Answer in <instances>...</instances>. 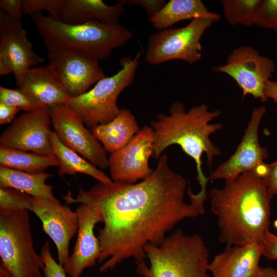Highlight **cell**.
Segmentation results:
<instances>
[{
	"label": "cell",
	"mask_w": 277,
	"mask_h": 277,
	"mask_svg": "<svg viewBox=\"0 0 277 277\" xmlns=\"http://www.w3.org/2000/svg\"><path fill=\"white\" fill-rule=\"evenodd\" d=\"M262 0H222L223 15L231 25H255Z\"/></svg>",
	"instance_id": "cell-26"
},
{
	"label": "cell",
	"mask_w": 277,
	"mask_h": 277,
	"mask_svg": "<svg viewBox=\"0 0 277 277\" xmlns=\"http://www.w3.org/2000/svg\"><path fill=\"white\" fill-rule=\"evenodd\" d=\"M169 113L159 114L150 123L153 131L152 157L159 159L168 147L179 145L195 162L196 179L201 190H206L207 182L209 180L203 172L202 156L205 153L208 165L211 168L214 158L221 154L220 149L211 141L210 136L222 129L223 125L210 122L222 112L220 110L209 111L206 104L186 111L185 105L177 101L171 105Z\"/></svg>",
	"instance_id": "cell-3"
},
{
	"label": "cell",
	"mask_w": 277,
	"mask_h": 277,
	"mask_svg": "<svg viewBox=\"0 0 277 277\" xmlns=\"http://www.w3.org/2000/svg\"><path fill=\"white\" fill-rule=\"evenodd\" d=\"M20 110L0 103V124L4 125L14 120L15 116Z\"/></svg>",
	"instance_id": "cell-36"
},
{
	"label": "cell",
	"mask_w": 277,
	"mask_h": 277,
	"mask_svg": "<svg viewBox=\"0 0 277 277\" xmlns=\"http://www.w3.org/2000/svg\"><path fill=\"white\" fill-rule=\"evenodd\" d=\"M269 194L272 197L277 195V161L270 164H266L263 175Z\"/></svg>",
	"instance_id": "cell-33"
},
{
	"label": "cell",
	"mask_w": 277,
	"mask_h": 277,
	"mask_svg": "<svg viewBox=\"0 0 277 277\" xmlns=\"http://www.w3.org/2000/svg\"><path fill=\"white\" fill-rule=\"evenodd\" d=\"M11 73H13V70L10 64L6 60L0 57V75L3 76Z\"/></svg>",
	"instance_id": "cell-39"
},
{
	"label": "cell",
	"mask_w": 277,
	"mask_h": 277,
	"mask_svg": "<svg viewBox=\"0 0 277 277\" xmlns=\"http://www.w3.org/2000/svg\"><path fill=\"white\" fill-rule=\"evenodd\" d=\"M54 155H42L24 150L0 147L1 166L29 173L43 172L50 167L58 166Z\"/></svg>",
	"instance_id": "cell-25"
},
{
	"label": "cell",
	"mask_w": 277,
	"mask_h": 277,
	"mask_svg": "<svg viewBox=\"0 0 277 277\" xmlns=\"http://www.w3.org/2000/svg\"><path fill=\"white\" fill-rule=\"evenodd\" d=\"M47 50L68 49L98 61L109 56L132 36L120 24L112 25L93 19L80 24H68L37 13L30 15Z\"/></svg>",
	"instance_id": "cell-4"
},
{
	"label": "cell",
	"mask_w": 277,
	"mask_h": 277,
	"mask_svg": "<svg viewBox=\"0 0 277 277\" xmlns=\"http://www.w3.org/2000/svg\"><path fill=\"white\" fill-rule=\"evenodd\" d=\"M263 243L227 246L209 262L213 277H257Z\"/></svg>",
	"instance_id": "cell-18"
},
{
	"label": "cell",
	"mask_w": 277,
	"mask_h": 277,
	"mask_svg": "<svg viewBox=\"0 0 277 277\" xmlns=\"http://www.w3.org/2000/svg\"><path fill=\"white\" fill-rule=\"evenodd\" d=\"M263 255L270 260H277V236L268 230L263 240Z\"/></svg>",
	"instance_id": "cell-35"
},
{
	"label": "cell",
	"mask_w": 277,
	"mask_h": 277,
	"mask_svg": "<svg viewBox=\"0 0 277 277\" xmlns=\"http://www.w3.org/2000/svg\"><path fill=\"white\" fill-rule=\"evenodd\" d=\"M153 147V129L144 125L125 147L110 153L108 167L111 180L132 184L147 177L154 170L148 165Z\"/></svg>",
	"instance_id": "cell-13"
},
{
	"label": "cell",
	"mask_w": 277,
	"mask_h": 277,
	"mask_svg": "<svg viewBox=\"0 0 277 277\" xmlns=\"http://www.w3.org/2000/svg\"><path fill=\"white\" fill-rule=\"evenodd\" d=\"M255 25L277 33V0H262L258 12Z\"/></svg>",
	"instance_id": "cell-30"
},
{
	"label": "cell",
	"mask_w": 277,
	"mask_h": 277,
	"mask_svg": "<svg viewBox=\"0 0 277 277\" xmlns=\"http://www.w3.org/2000/svg\"><path fill=\"white\" fill-rule=\"evenodd\" d=\"M49 65L54 70L71 97L82 95L105 76L98 61L68 49L48 50Z\"/></svg>",
	"instance_id": "cell-12"
},
{
	"label": "cell",
	"mask_w": 277,
	"mask_h": 277,
	"mask_svg": "<svg viewBox=\"0 0 277 277\" xmlns=\"http://www.w3.org/2000/svg\"><path fill=\"white\" fill-rule=\"evenodd\" d=\"M144 251L149 264L136 262L141 277H209V251L198 234L175 230L159 245L147 244Z\"/></svg>",
	"instance_id": "cell-5"
},
{
	"label": "cell",
	"mask_w": 277,
	"mask_h": 277,
	"mask_svg": "<svg viewBox=\"0 0 277 277\" xmlns=\"http://www.w3.org/2000/svg\"><path fill=\"white\" fill-rule=\"evenodd\" d=\"M210 197L220 242L226 246L262 243L270 227L272 197L257 168L225 180L222 188L210 190Z\"/></svg>",
	"instance_id": "cell-2"
},
{
	"label": "cell",
	"mask_w": 277,
	"mask_h": 277,
	"mask_svg": "<svg viewBox=\"0 0 277 277\" xmlns=\"http://www.w3.org/2000/svg\"><path fill=\"white\" fill-rule=\"evenodd\" d=\"M199 17L219 20L220 15L210 12L201 0H170L149 20L153 27L161 30L169 28L181 21Z\"/></svg>",
	"instance_id": "cell-22"
},
{
	"label": "cell",
	"mask_w": 277,
	"mask_h": 277,
	"mask_svg": "<svg viewBox=\"0 0 277 277\" xmlns=\"http://www.w3.org/2000/svg\"><path fill=\"white\" fill-rule=\"evenodd\" d=\"M124 5L121 1L108 5L102 0H65L60 21L75 25L95 19L116 25L120 24L119 17L124 11Z\"/></svg>",
	"instance_id": "cell-20"
},
{
	"label": "cell",
	"mask_w": 277,
	"mask_h": 277,
	"mask_svg": "<svg viewBox=\"0 0 277 277\" xmlns=\"http://www.w3.org/2000/svg\"><path fill=\"white\" fill-rule=\"evenodd\" d=\"M29 211L0 213V275L43 277L44 262L33 245Z\"/></svg>",
	"instance_id": "cell-6"
},
{
	"label": "cell",
	"mask_w": 277,
	"mask_h": 277,
	"mask_svg": "<svg viewBox=\"0 0 277 277\" xmlns=\"http://www.w3.org/2000/svg\"><path fill=\"white\" fill-rule=\"evenodd\" d=\"M75 211L78 220L77 239L72 254L63 266L69 277H81L86 269L98 262L101 253L99 241L94 233L95 225L103 222L99 207L93 202L84 201Z\"/></svg>",
	"instance_id": "cell-15"
},
{
	"label": "cell",
	"mask_w": 277,
	"mask_h": 277,
	"mask_svg": "<svg viewBox=\"0 0 277 277\" xmlns=\"http://www.w3.org/2000/svg\"><path fill=\"white\" fill-rule=\"evenodd\" d=\"M257 277H277V269L270 266H260Z\"/></svg>",
	"instance_id": "cell-38"
},
{
	"label": "cell",
	"mask_w": 277,
	"mask_h": 277,
	"mask_svg": "<svg viewBox=\"0 0 277 277\" xmlns=\"http://www.w3.org/2000/svg\"><path fill=\"white\" fill-rule=\"evenodd\" d=\"M0 8L11 17L21 21L23 14L22 0H1Z\"/></svg>",
	"instance_id": "cell-34"
},
{
	"label": "cell",
	"mask_w": 277,
	"mask_h": 277,
	"mask_svg": "<svg viewBox=\"0 0 277 277\" xmlns=\"http://www.w3.org/2000/svg\"><path fill=\"white\" fill-rule=\"evenodd\" d=\"M65 4V0H22L23 14L30 15L45 10L53 19L61 21Z\"/></svg>",
	"instance_id": "cell-29"
},
{
	"label": "cell",
	"mask_w": 277,
	"mask_h": 277,
	"mask_svg": "<svg viewBox=\"0 0 277 277\" xmlns=\"http://www.w3.org/2000/svg\"><path fill=\"white\" fill-rule=\"evenodd\" d=\"M142 53L139 51L134 58H121V68L115 74L100 80L86 93L71 97L66 105L89 127L112 121L120 111L117 104L118 95L133 83Z\"/></svg>",
	"instance_id": "cell-7"
},
{
	"label": "cell",
	"mask_w": 277,
	"mask_h": 277,
	"mask_svg": "<svg viewBox=\"0 0 277 277\" xmlns=\"http://www.w3.org/2000/svg\"><path fill=\"white\" fill-rule=\"evenodd\" d=\"M218 19L195 18L186 26L158 30L148 39L146 62L158 65L179 60L192 65L202 57L201 38L211 25Z\"/></svg>",
	"instance_id": "cell-8"
},
{
	"label": "cell",
	"mask_w": 277,
	"mask_h": 277,
	"mask_svg": "<svg viewBox=\"0 0 277 277\" xmlns=\"http://www.w3.org/2000/svg\"><path fill=\"white\" fill-rule=\"evenodd\" d=\"M51 143L54 154L60 162L58 166L60 175L81 173L90 175L101 183H109L113 181L94 165L62 143L53 131Z\"/></svg>",
	"instance_id": "cell-24"
},
{
	"label": "cell",
	"mask_w": 277,
	"mask_h": 277,
	"mask_svg": "<svg viewBox=\"0 0 277 277\" xmlns=\"http://www.w3.org/2000/svg\"><path fill=\"white\" fill-rule=\"evenodd\" d=\"M41 255L44 264L43 269L44 277H67V273L63 266L57 263L53 258L48 242L46 241L44 244Z\"/></svg>",
	"instance_id": "cell-31"
},
{
	"label": "cell",
	"mask_w": 277,
	"mask_h": 277,
	"mask_svg": "<svg viewBox=\"0 0 277 277\" xmlns=\"http://www.w3.org/2000/svg\"><path fill=\"white\" fill-rule=\"evenodd\" d=\"M32 212L40 220L44 232L54 243L58 263L64 266L70 257L69 245L77 233L78 216L59 200L32 197Z\"/></svg>",
	"instance_id": "cell-16"
},
{
	"label": "cell",
	"mask_w": 277,
	"mask_h": 277,
	"mask_svg": "<svg viewBox=\"0 0 277 277\" xmlns=\"http://www.w3.org/2000/svg\"><path fill=\"white\" fill-rule=\"evenodd\" d=\"M212 70L232 77L242 90L243 97L251 95L262 102L268 101L264 88L272 78L275 65L271 59L261 55L252 47L235 48L228 55L225 64L214 67Z\"/></svg>",
	"instance_id": "cell-9"
},
{
	"label": "cell",
	"mask_w": 277,
	"mask_h": 277,
	"mask_svg": "<svg viewBox=\"0 0 277 277\" xmlns=\"http://www.w3.org/2000/svg\"><path fill=\"white\" fill-rule=\"evenodd\" d=\"M91 128L105 151L110 153L125 147L140 130L135 117L126 108L120 109L118 115L110 122Z\"/></svg>",
	"instance_id": "cell-21"
},
{
	"label": "cell",
	"mask_w": 277,
	"mask_h": 277,
	"mask_svg": "<svg viewBox=\"0 0 277 277\" xmlns=\"http://www.w3.org/2000/svg\"><path fill=\"white\" fill-rule=\"evenodd\" d=\"M43 107L66 105L71 96L50 65L31 68L19 87Z\"/></svg>",
	"instance_id": "cell-19"
},
{
	"label": "cell",
	"mask_w": 277,
	"mask_h": 277,
	"mask_svg": "<svg viewBox=\"0 0 277 277\" xmlns=\"http://www.w3.org/2000/svg\"><path fill=\"white\" fill-rule=\"evenodd\" d=\"M52 176L45 172L32 173L0 166V187L12 188L32 197L57 201L52 186L46 182Z\"/></svg>",
	"instance_id": "cell-23"
},
{
	"label": "cell",
	"mask_w": 277,
	"mask_h": 277,
	"mask_svg": "<svg viewBox=\"0 0 277 277\" xmlns=\"http://www.w3.org/2000/svg\"><path fill=\"white\" fill-rule=\"evenodd\" d=\"M156 168L137 183L98 182L88 190L80 189L76 198L69 192L67 204L93 202L99 207L103 226L98 229L101 272L124 261L147 258V244L159 245L176 224L205 213L207 193L195 194L189 186L190 203L185 201L188 183L169 167L167 156L159 158Z\"/></svg>",
	"instance_id": "cell-1"
},
{
	"label": "cell",
	"mask_w": 277,
	"mask_h": 277,
	"mask_svg": "<svg viewBox=\"0 0 277 277\" xmlns=\"http://www.w3.org/2000/svg\"><path fill=\"white\" fill-rule=\"evenodd\" d=\"M124 4L129 6L137 5L143 7L146 10L149 18L157 13L165 5L164 0H120Z\"/></svg>",
	"instance_id": "cell-32"
},
{
	"label": "cell",
	"mask_w": 277,
	"mask_h": 277,
	"mask_svg": "<svg viewBox=\"0 0 277 277\" xmlns=\"http://www.w3.org/2000/svg\"><path fill=\"white\" fill-rule=\"evenodd\" d=\"M0 103L25 112L34 111L43 107L19 88L13 89L1 86Z\"/></svg>",
	"instance_id": "cell-28"
},
{
	"label": "cell",
	"mask_w": 277,
	"mask_h": 277,
	"mask_svg": "<svg viewBox=\"0 0 277 277\" xmlns=\"http://www.w3.org/2000/svg\"><path fill=\"white\" fill-rule=\"evenodd\" d=\"M32 196L18 190L0 187V213L27 210H32Z\"/></svg>",
	"instance_id": "cell-27"
},
{
	"label": "cell",
	"mask_w": 277,
	"mask_h": 277,
	"mask_svg": "<svg viewBox=\"0 0 277 277\" xmlns=\"http://www.w3.org/2000/svg\"><path fill=\"white\" fill-rule=\"evenodd\" d=\"M266 111L264 106L253 109L244 136L235 152L210 173L209 180H234L264 163L268 157V150L260 145L258 132Z\"/></svg>",
	"instance_id": "cell-14"
},
{
	"label": "cell",
	"mask_w": 277,
	"mask_h": 277,
	"mask_svg": "<svg viewBox=\"0 0 277 277\" xmlns=\"http://www.w3.org/2000/svg\"><path fill=\"white\" fill-rule=\"evenodd\" d=\"M51 124L50 109L47 107L25 112L15 118L2 133L0 147L54 155Z\"/></svg>",
	"instance_id": "cell-10"
},
{
	"label": "cell",
	"mask_w": 277,
	"mask_h": 277,
	"mask_svg": "<svg viewBox=\"0 0 277 277\" xmlns=\"http://www.w3.org/2000/svg\"><path fill=\"white\" fill-rule=\"evenodd\" d=\"M49 109L53 131L62 143L96 167H108L106 152L76 113L67 105Z\"/></svg>",
	"instance_id": "cell-11"
},
{
	"label": "cell",
	"mask_w": 277,
	"mask_h": 277,
	"mask_svg": "<svg viewBox=\"0 0 277 277\" xmlns=\"http://www.w3.org/2000/svg\"><path fill=\"white\" fill-rule=\"evenodd\" d=\"M0 57L11 65L19 88L27 71L45 62L33 50L21 21L15 19L0 9Z\"/></svg>",
	"instance_id": "cell-17"
},
{
	"label": "cell",
	"mask_w": 277,
	"mask_h": 277,
	"mask_svg": "<svg viewBox=\"0 0 277 277\" xmlns=\"http://www.w3.org/2000/svg\"><path fill=\"white\" fill-rule=\"evenodd\" d=\"M264 93L267 100L270 98L277 103V81H268L265 85Z\"/></svg>",
	"instance_id": "cell-37"
}]
</instances>
